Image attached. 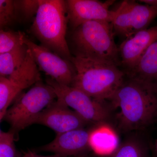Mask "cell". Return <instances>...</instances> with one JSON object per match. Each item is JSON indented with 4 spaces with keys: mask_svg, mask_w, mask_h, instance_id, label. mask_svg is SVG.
<instances>
[{
    "mask_svg": "<svg viewBox=\"0 0 157 157\" xmlns=\"http://www.w3.org/2000/svg\"><path fill=\"white\" fill-rule=\"evenodd\" d=\"M56 99L53 88L40 80L15 101L3 120L10 125V131L16 134L33 124L35 117Z\"/></svg>",
    "mask_w": 157,
    "mask_h": 157,
    "instance_id": "cell-5",
    "label": "cell"
},
{
    "mask_svg": "<svg viewBox=\"0 0 157 157\" xmlns=\"http://www.w3.org/2000/svg\"><path fill=\"white\" fill-rule=\"evenodd\" d=\"M94 128H81L57 134L52 141L40 147L39 150L51 152L64 157L86 156L92 151L89 140Z\"/></svg>",
    "mask_w": 157,
    "mask_h": 157,
    "instance_id": "cell-11",
    "label": "cell"
},
{
    "mask_svg": "<svg viewBox=\"0 0 157 157\" xmlns=\"http://www.w3.org/2000/svg\"><path fill=\"white\" fill-rule=\"evenodd\" d=\"M17 21L27 22L35 18L39 6V0L14 1Z\"/></svg>",
    "mask_w": 157,
    "mask_h": 157,
    "instance_id": "cell-19",
    "label": "cell"
},
{
    "mask_svg": "<svg viewBox=\"0 0 157 157\" xmlns=\"http://www.w3.org/2000/svg\"><path fill=\"white\" fill-rule=\"evenodd\" d=\"M15 134L12 131H0V157H22L14 144Z\"/></svg>",
    "mask_w": 157,
    "mask_h": 157,
    "instance_id": "cell-20",
    "label": "cell"
},
{
    "mask_svg": "<svg viewBox=\"0 0 157 157\" xmlns=\"http://www.w3.org/2000/svg\"><path fill=\"white\" fill-rule=\"evenodd\" d=\"M39 2L31 32L41 45L71 61L73 56L66 39L69 18L66 1L39 0Z\"/></svg>",
    "mask_w": 157,
    "mask_h": 157,
    "instance_id": "cell-4",
    "label": "cell"
},
{
    "mask_svg": "<svg viewBox=\"0 0 157 157\" xmlns=\"http://www.w3.org/2000/svg\"><path fill=\"white\" fill-rule=\"evenodd\" d=\"M41 80L39 70L29 48L24 63L8 77H0V121L24 90Z\"/></svg>",
    "mask_w": 157,
    "mask_h": 157,
    "instance_id": "cell-7",
    "label": "cell"
},
{
    "mask_svg": "<svg viewBox=\"0 0 157 157\" xmlns=\"http://www.w3.org/2000/svg\"><path fill=\"white\" fill-rule=\"evenodd\" d=\"M76 75L71 86L101 101H109L124 80V73L108 62L72 56Z\"/></svg>",
    "mask_w": 157,
    "mask_h": 157,
    "instance_id": "cell-3",
    "label": "cell"
},
{
    "mask_svg": "<svg viewBox=\"0 0 157 157\" xmlns=\"http://www.w3.org/2000/svg\"><path fill=\"white\" fill-rule=\"evenodd\" d=\"M128 77L157 85V40L147 48Z\"/></svg>",
    "mask_w": 157,
    "mask_h": 157,
    "instance_id": "cell-14",
    "label": "cell"
},
{
    "mask_svg": "<svg viewBox=\"0 0 157 157\" xmlns=\"http://www.w3.org/2000/svg\"><path fill=\"white\" fill-rule=\"evenodd\" d=\"M157 17V7L124 1L114 11L111 24L113 32L123 37L131 36L147 26Z\"/></svg>",
    "mask_w": 157,
    "mask_h": 157,
    "instance_id": "cell-8",
    "label": "cell"
},
{
    "mask_svg": "<svg viewBox=\"0 0 157 157\" xmlns=\"http://www.w3.org/2000/svg\"><path fill=\"white\" fill-rule=\"evenodd\" d=\"M155 151L157 153V139L156 140L155 144Z\"/></svg>",
    "mask_w": 157,
    "mask_h": 157,
    "instance_id": "cell-24",
    "label": "cell"
},
{
    "mask_svg": "<svg viewBox=\"0 0 157 157\" xmlns=\"http://www.w3.org/2000/svg\"><path fill=\"white\" fill-rule=\"evenodd\" d=\"M157 40V26L137 32L127 38L118 47L120 64L128 74L134 70L150 46Z\"/></svg>",
    "mask_w": 157,
    "mask_h": 157,
    "instance_id": "cell-13",
    "label": "cell"
},
{
    "mask_svg": "<svg viewBox=\"0 0 157 157\" xmlns=\"http://www.w3.org/2000/svg\"><path fill=\"white\" fill-rule=\"evenodd\" d=\"M17 21L14 1L0 0L1 30L12 25Z\"/></svg>",
    "mask_w": 157,
    "mask_h": 157,
    "instance_id": "cell-21",
    "label": "cell"
},
{
    "mask_svg": "<svg viewBox=\"0 0 157 157\" xmlns=\"http://www.w3.org/2000/svg\"><path fill=\"white\" fill-rule=\"evenodd\" d=\"M106 125H100L95 127L90 135V146L97 155L110 154L119 145L117 135Z\"/></svg>",
    "mask_w": 157,
    "mask_h": 157,
    "instance_id": "cell-15",
    "label": "cell"
},
{
    "mask_svg": "<svg viewBox=\"0 0 157 157\" xmlns=\"http://www.w3.org/2000/svg\"><path fill=\"white\" fill-rule=\"evenodd\" d=\"M22 157H67L62 156L59 155L54 154L52 155L43 156L38 155L35 152L28 150L23 155Z\"/></svg>",
    "mask_w": 157,
    "mask_h": 157,
    "instance_id": "cell-22",
    "label": "cell"
},
{
    "mask_svg": "<svg viewBox=\"0 0 157 157\" xmlns=\"http://www.w3.org/2000/svg\"><path fill=\"white\" fill-rule=\"evenodd\" d=\"M69 24L71 30L88 21L111 23L114 11L109 10L114 1L100 2L97 0H67Z\"/></svg>",
    "mask_w": 157,
    "mask_h": 157,
    "instance_id": "cell-12",
    "label": "cell"
},
{
    "mask_svg": "<svg viewBox=\"0 0 157 157\" xmlns=\"http://www.w3.org/2000/svg\"><path fill=\"white\" fill-rule=\"evenodd\" d=\"M46 83L53 88L57 99L61 101L81 116L91 124L107 125L111 118V112L106 101H98L81 90L59 84L50 78Z\"/></svg>",
    "mask_w": 157,
    "mask_h": 157,
    "instance_id": "cell-6",
    "label": "cell"
},
{
    "mask_svg": "<svg viewBox=\"0 0 157 157\" xmlns=\"http://www.w3.org/2000/svg\"><path fill=\"white\" fill-rule=\"evenodd\" d=\"M33 124L48 127L57 134L86 128L91 124L75 110L70 109L57 99L35 117Z\"/></svg>",
    "mask_w": 157,
    "mask_h": 157,
    "instance_id": "cell-10",
    "label": "cell"
},
{
    "mask_svg": "<svg viewBox=\"0 0 157 157\" xmlns=\"http://www.w3.org/2000/svg\"><path fill=\"white\" fill-rule=\"evenodd\" d=\"M24 33L20 31H0V54L9 52L25 44Z\"/></svg>",
    "mask_w": 157,
    "mask_h": 157,
    "instance_id": "cell-18",
    "label": "cell"
},
{
    "mask_svg": "<svg viewBox=\"0 0 157 157\" xmlns=\"http://www.w3.org/2000/svg\"><path fill=\"white\" fill-rule=\"evenodd\" d=\"M107 157H149L145 144L137 137H131L120 144Z\"/></svg>",
    "mask_w": 157,
    "mask_h": 157,
    "instance_id": "cell-17",
    "label": "cell"
},
{
    "mask_svg": "<svg viewBox=\"0 0 157 157\" xmlns=\"http://www.w3.org/2000/svg\"><path fill=\"white\" fill-rule=\"evenodd\" d=\"M111 23L88 21L72 30L68 42L72 56L120 64Z\"/></svg>",
    "mask_w": 157,
    "mask_h": 157,
    "instance_id": "cell-2",
    "label": "cell"
},
{
    "mask_svg": "<svg viewBox=\"0 0 157 157\" xmlns=\"http://www.w3.org/2000/svg\"><path fill=\"white\" fill-rule=\"evenodd\" d=\"M24 42L30 51L39 70L59 84L71 86L76 75L72 62L42 45H37L26 36Z\"/></svg>",
    "mask_w": 157,
    "mask_h": 157,
    "instance_id": "cell-9",
    "label": "cell"
},
{
    "mask_svg": "<svg viewBox=\"0 0 157 157\" xmlns=\"http://www.w3.org/2000/svg\"><path fill=\"white\" fill-rule=\"evenodd\" d=\"M28 51V47L24 44L9 52L0 54V77H8L20 67Z\"/></svg>",
    "mask_w": 157,
    "mask_h": 157,
    "instance_id": "cell-16",
    "label": "cell"
},
{
    "mask_svg": "<svg viewBox=\"0 0 157 157\" xmlns=\"http://www.w3.org/2000/svg\"><path fill=\"white\" fill-rule=\"evenodd\" d=\"M108 101L110 109H119L116 119L123 132L142 130L157 121V84L128 77Z\"/></svg>",
    "mask_w": 157,
    "mask_h": 157,
    "instance_id": "cell-1",
    "label": "cell"
},
{
    "mask_svg": "<svg viewBox=\"0 0 157 157\" xmlns=\"http://www.w3.org/2000/svg\"><path fill=\"white\" fill-rule=\"evenodd\" d=\"M84 157H98L96 156L92 155H88Z\"/></svg>",
    "mask_w": 157,
    "mask_h": 157,
    "instance_id": "cell-25",
    "label": "cell"
},
{
    "mask_svg": "<svg viewBox=\"0 0 157 157\" xmlns=\"http://www.w3.org/2000/svg\"><path fill=\"white\" fill-rule=\"evenodd\" d=\"M138 2H139L149 5V6L157 7V0H140Z\"/></svg>",
    "mask_w": 157,
    "mask_h": 157,
    "instance_id": "cell-23",
    "label": "cell"
}]
</instances>
